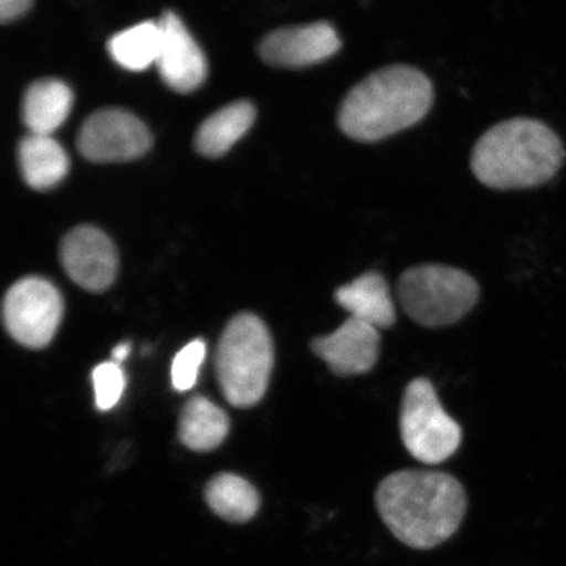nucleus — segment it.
<instances>
[{
    "instance_id": "f257e3e1",
    "label": "nucleus",
    "mask_w": 566,
    "mask_h": 566,
    "mask_svg": "<svg viewBox=\"0 0 566 566\" xmlns=\"http://www.w3.org/2000/svg\"><path fill=\"white\" fill-rule=\"evenodd\" d=\"M375 504L396 539L428 551L455 535L467 512V494L450 473L405 470L381 480Z\"/></svg>"
},
{
    "instance_id": "f03ea898",
    "label": "nucleus",
    "mask_w": 566,
    "mask_h": 566,
    "mask_svg": "<svg viewBox=\"0 0 566 566\" xmlns=\"http://www.w3.org/2000/svg\"><path fill=\"white\" fill-rule=\"evenodd\" d=\"M434 88L419 69L392 65L374 71L339 105V129L358 142H377L408 129L428 115Z\"/></svg>"
},
{
    "instance_id": "7ed1b4c3",
    "label": "nucleus",
    "mask_w": 566,
    "mask_h": 566,
    "mask_svg": "<svg viewBox=\"0 0 566 566\" xmlns=\"http://www.w3.org/2000/svg\"><path fill=\"white\" fill-rule=\"evenodd\" d=\"M563 142L534 118L506 119L479 138L471 168L484 186L511 190L542 186L563 166Z\"/></svg>"
},
{
    "instance_id": "20e7f679",
    "label": "nucleus",
    "mask_w": 566,
    "mask_h": 566,
    "mask_svg": "<svg viewBox=\"0 0 566 566\" xmlns=\"http://www.w3.org/2000/svg\"><path fill=\"white\" fill-rule=\"evenodd\" d=\"M274 366L271 332L253 314H239L218 344L216 370L230 405L247 408L264 398Z\"/></svg>"
},
{
    "instance_id": "39448f33",
    "label": "nucleus",
    "mask_w": 566,
    "mask_h": 566,
    "mask_svg": "<svg viewBox=\"0 0 566 566\" xmlns=\"http://www.w3.org/2000/svg\"><path fill=\"white\" fill-rule=\"evenodd\" d=\"M398 296L402 310L413 322L434 329L462 321L476 306L480 287L462 269L419 265L400 275Z\"/></svg>"
},
{
    "instance_id": "423d86ee",
    "label": "nucleus",
    "mask_w": 566,
    "mask_h": 566,
    "mask_svg": "<svg viewBox=\"0 0 566 566\" xmlns=\"http://www.w3.org/2000/svg\"><path fill=\"white\" fill-rule=\"evenodd\" d=\"M400 434L409 454L424 464H440L455 454L462 428L443 409L433 384L416 378L400 407Z\"/></svg>"
},
{
    "instance_id": "0eeeda50",
    "label": "nucleus",
    "mask_w": 566,
    "mask_h": 566,
    "mask_svg": "<svg viewBox=\"0 0 566 566\" xmlns=\"http://www.w3.org/2000/svg\"><path fill=\"white\" fill-rule=\"evenodd\" d=\"M65 311L60 290L51 281L25 277L12 285L3 301L6 329L31 349L51 344Z\"/></svg>"
},
{
    "instance_id": "6e6552de",
    "label": "nucleus",
    "mask_w": 566,
    "mask_h": 566,
    "mask_svg": "<svg viewBox=\"0 0 566 566\" xmlns=\"http://www.w3.org/2000/svg\"><path fill=\"white\" fill-rule=\"evenodd\" d=\"M77 150L95 163L127 161L142 157L153 145L148 127L124 109H101L84 122Z\"/></svg>"
},
{
    "instance_id": "1a4fd4ad",
    "label": "nucleus",
    "mask_w": 566,
    "mask_h": 566,
    "mask_svg": "<svg viewBox=\"0 0 566 566\" xmlns=\"http://www.w3.org/2000/svg\"><path fill=\"white\" fill-rule=\"evenodd\" d=\"M60 254L69 277L88 292H104L116 280V247L94 226L83 224L71 230L62 240Z\"/></svg>"
},
{
    "instance_id": "9d476101",
    "label": "nucleus",
    "mask_w": 566,
    "mask_h": 566,
    "mask_svg": "<svg viewBox=\"0 0 566 566\" xmlns=\"http://www.w3.org/2000/svg\"><path fill=\"white\" fill-rule=\"evenodd\" d=\"M343 41L328 21L280 28L261 41L260 55L269 65L302 69L337 54Z\"/></svg>"
},
{
    "instance_id": "9b49d317",
    "label": "nucleus",
    "mask_w": 566,
    "mask_h": 566,
    "mask_svg": "<svg viewBox=\"0 0 566 566\" xmlns=\"http://www.w3.org/2000/svg\"><path fill=\"white\" fill-rule=\"evenodd\" d=\"M158 66L161 80L181 94L200 87L208 76V61L179 17L168 11L159 20Z\"/></svg>"
},
{
    "instance_id": "f8f14e48",
    "label": "nucleus",
    "mask_w": 566,
    "mask_h": 566,
    "mask_svg": "<svg viewBox=\"0 0 566 566\" xmlns=\"http://www.w3.org/2000/svg\"><path fill=\"white\" fill-rule=\"evenodd\" d=\"M311 349L339 377L363 375L378 363L379 329L349 316L332 334L314 338Z\"/></svg>"
},
{
    "instance_id": "ddd939ff",
    "label": "nucleus",
    "mask_w": 566,
    "mask_h": 566,
    "mask_svg": "<svg viewBox=\"0 0 566 566\" xmlns=\"http://www.w3.org/2000/svg\"><path fill=\"white\" fill-rule=\"evenodd\" d=\"M335 301L350 317L379 331L391 328L396 323V308L388 283L378 272H366L339 286Z\"/></svg>"
},
{
    "instance_id": "4468645a",
    "label": "nucleus",
    "mask_w": 566,
    "mask_h": 566,
    "mask_svg": "<svg viewBox=\"0 0 566 566\" xmlns=\"http://www.w3.org/2000/svg\"><path fill=\"white\" fill-rule=\"evenodd\" d=\"M73 106V92L53 77L40 80L25 91L21 116L31 134L52 136L66 122Z\"/></svg>"
},
{
    "instance_id": "2eb2a0df",
    "label": "nucleus",
    "mask_w": 566,
    "mask_h": 566,
    "mask_svg": "<svg viewBox=\"0 0 566 566\" xmlns=\"http://www.w3.org/2000/svg\"><path fill=\"white\" fill-rule=\"evenodd\" d=\"M18 157L21 175L35 190L55 187L69 172L67 154L52 136L28 134L20 142Z\"/></svg>"
},
{
    "instance_id": "dca6fc26",
    "label": "nucleus",
    "mask_w": 566,
    "mask_h": 566,
    "mask_svg": "<svg viewBox=\"0 0 566 566\" xmlns=\"http://www.w3.org/2000/svg\"><path fill=\"white\" fill-rule=\"evenodd\" d=\"M254 118L256 109L250 102L239 101L223 106L198 127L195 137L197 151L208 158L222 157L251 129Z\"/></svg>"
},
{
    "instance_id": "f3484780",
    "label": "nucleus",
    "mask_w": 566,
    "mask_h": 566,
    "mask_svg": "<svg viewBox=\"0 0 566 566\" xmlns=\"http://www.w3.org/2000/svg\"><path fill=\"white\" fill-rule=\"evenodd\" d=\"M230 420L224 410L202 396H196L184 407L180 422V441L193 451H211L228 437Z\"/></svg>"
},
{
    "instance_id": "a211bd4d",
    "label": "nucleus",
    "mask_w": 566,
    "mask_h": 566,
    "mask_svg": "<svg viewBox=\"0 0 566 566\" xmlns=\"http://www.w3.org/2000/svg\"><path fill=\"white\" fill-rule=\"evenodd\" d=\"M205 497L212 512L232 523L251 521L260 507L256 488L231 473H222L212 479Z\"/></svg>"
},
{
    "instance_id": "6ab92c4d",
    "label": "nucleus",
    "mask_w": 566,
    "mask_h": 566,
    "mask_svg": "<svg viewBox=\"0 0 566 566\" xmlns=\"http://www.w3.org/2000/svg\"><path fill=\"white\" fill-rule=\"evenodd\" d=\"M159 46V21H144L113 35L108 41L112 59L130 71H144L157 63Z\"/></svg>"
},
{
    "instance_id": "aec40b11",
    "label": "nucleus",
    "mask_w": 566,
    "mask_h": 566,
    "mask_svg": "<svg viewBox=\"0 0 566 566\" xmlns=\"http://www.w3.org/2000/svg\"><path fill=\"white\" fill-rule=\"evenodd\" d=\"M92 381H94L98 409L109 410L118 405L125 389V375L122 366L113 360L96 366L92 373Z\"/></svg>"
},
{
    "instance_id": "412c9836",
    "label": "nucleus",
    "mask_w": 566,
    "mask_h": 566,
    "mask_svg": "<svg viewBox=\"0 0 566 566\" xmlns=\"http://www.w3.org/2000/svg\"><path fill=\"white\" fill-rule=\"evenodd\" d=\"M205 356H207V344L200 338L184 346L177 353L171 371L172 385L177 391L186 392L196 385Z\"/></svg>"
},
{
    "instance_id": "4be33fe9",
    "label": "nucleus",
    "mask_w": 566,
    "mask_h": 566,
    "mask_svg": "<svg viewBox=\"0 0 566 566\" xmlns=\"http://www.w3.org/2000/svg\"><path fill=\"white\" fill-rule=\"evenodd\" d=\"M30 0H2L0 2V19L9 21L23 15L28 9H31Z\"/></svg>"
},
{
    "instance_id": "5701e85b",
    "label": "nucleus",
    "mask_w": 566,
    "mask_h": 566,
    "mask_svg": "<svg viewBox=\"0 0 566 566\" xmlns=\"http://www.w3.org/2000/svg\"><path fill=\"white\" fill-rule=\"evenodd\" d=\"M132 346L129 343H123L112 350V360L117 365H122L129 357Z\"/></svg>"
}]
</instances>
